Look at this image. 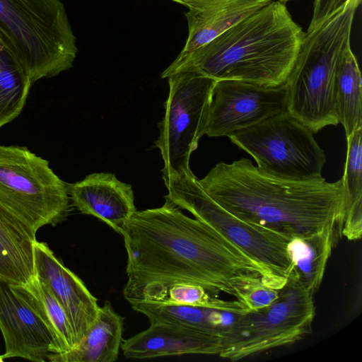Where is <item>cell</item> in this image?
Returning a JSON list of instances; mask_svg holds the SVG:
<instances>
[{"label":"cell","mask_w":362,"mask_h":362,"mask_svg":"<svg viewBox=\"0 0 362 362\" xmlns=\"http://www.w3.org/2000/svg\"><path fill=\"white\" fill-rule=\"evenodd\" d=\"M362 127L346 137L347 153L342 177L348 203L341 229L349 240L362 234Z\"/></svg>","instance_id":"cb8c5ba5"},{"label":"cell","mask_w":362,"mask_h":362,"mask_svg":"<svg viewBox=\"0 0 362 362\" xmlns=\"http://www.w3.org/2000/svg\"><path fill=\"white\" fill-rule=\"evenodd\" d=\"M123 294L129 303L143 300L187 305L211 308L233 315L248 310L244 303L236 299H221L218 295L202 285L187 281H155L132 287H124Z\"/></svg>","instance_id":"e0dca14e"},{"label":"cell","mask_w":362,"mask_h":362,"mask_svg":"<svg viewBox=\"0 0 362 362\" xmlns=\"http://www.w3.org/2000/svg\"><path fill=\"white\" fill-rule=\"evenodd\" d=\"M313 295L293 276L268 306L235 315L226 326L219 356L232 361L289 345L312 332Z\"/></svg>","instance_id":"8992f818"},{"label":"cell","mask_w":362,"mask_h":362,"mask_svg":"<svg viewBox=\"0 0 362 362\" xmlns=\"http://www.w3.org/2000/svg\"><path fill=\"white\" fill-rule=\"evenodd\" d=\"M163 180L168 191L165 199L226 237L274 276L287 281L292 270L286 249L291 238L233 215L204 191L193 173L163 175Z\"/></svg>","instance_id":"52a82bcc"},{"label":"cell","mask_w":362,"mask_h":362,"mask_svg":"<svg viewBox=\"0 0 362 362\" xmlns=\"http://www.w3.org/2000/svg\"><path fill=\"white\" fill-rule=\"evenodd\" d=\"M284 4H286V2H288V1H291V0H278Z\"/></svg>","instance_id":"f1b7e54d"},{"label":"cell","mask_w":362,"mask_h":362,"mask_svg":"<svg viewBox=\"0 0 362 362\" xmlns=\"http://www.w3.org/2000/svg\"><path fill=\"white\" fill-rule=\"evenodd\" d=\"M35 234L0 203V278L25 284L34 277Z\"/></svg>","instance_id":"ac0fdd59"},{"label":"cell","mask_w":362,"mask_h":362,"mask_svg":"<svg viewBox=\"0 0 362 362\" xmlns=\"http://www.w3.org/2000/svg\"><path fill=\"white\" fill-rule=\"evenodd\" d=\"M124 318L106 301L87 333L72 349L51 355L52 362H114L123 341Z\"/></svg>","instance_id":"d6986e66"},{"label":"cell","mask_w":362,"mask_h":362,"mask_svg":"<svg viewBox=\"0 0 362 362\" xmlns=\"http://www.w3.org/2000/svg\"><path fill=\"white\" fill-rule=\"evenodd\" d=\"M132 309L144 315L150 323L164 322L190 327L221 335L226 326L223 312L203 307L148 301L129 303Z\"/></svg>","instance_id":"603a6c76"},{"label":"cell","mask_w":362,"mask_h":362,"mask_svg":"<svg viewBox=\"0 0 362 362\" xmlns=\"http://www.w3.org/2000/svg\"><path fill=\"white\" fill-rule=\"evenodd\" d=\"M348 0H315L313 13L307 30H311L327 20L344 6Z\"/></svg>","instance_id":"4316f807"},{"label":"cell","mask_w":362,"mask_h":362,"mask_svg":"<svg viewBox=\"0 0 362 362\" xmlns=\"http://www.w3.org/2000/svg\"><path fill=\"white\" fill-rule=\"evenodd\" d=\"M273 0H193L185 6L188 37L178 57L209 42Z\"/></svg>","instance_id":"2e32d148"},{"label":"cell","mask_w":362,"mask_h":362,"mask_svg":"<svg viewBox=\"0 0 362 362\" xmlns=\"http://www.w3.org/2000/svg\"><path fill=\"white\" fill-rule=\"evenodd\" d=\"M334 88L336 114L347 137L362 127V80L351 47L337 66Z\"/></svg>","instance_id":"44dd1931"},{"label":"cell","mask_w":362,"mask_h":362,"mask_svg":"<svg viewBox=\"0 0 362 362\" xmlns=\"http://www.w3.org/2000/svg\"><path fill=\"white\" fill-rule=\"evenodd\" d=\"M31 84L8 40L0 30V128L21 114Z\"/></svg>","instance_id":"7402d4cb"},{"label":"cell","mask_w":362,"mask_h":362,"mask_svg":"<svg viewBox=\"0 0 362 362\" xmlns=\"http://www.w3.org/2000/svg\"><path fill=\"white\" fill-rule=\"evenodd\" d=\"M169 94L155 146L164 162L163 175L190 174L189 158L204 129L217 80L184 71L168 77Z\"/></svg>","instance_id":"30bf717a"},{"label":"cell","mask_w":362,"mask_h":362,"mask_svg":"<svg viewBox=\"0 0 362 362\" xmlns=\"http://www.w3.org/2000/svg\"><path fill=\"white\" fill-rule=\"evenodd\" d=\"M279 289L264 284L249 286L243 294V303L248 310H256L265 308L279 296Z\"/></svg>","instance_id":"484cf974"},{"label":"cell","mask_w":362,"mask_h":362,"mask_svg":"<svg viewBox=\"0 0 362 362\" xmlns=\"http://www.w3.org/2000/svg\"><path fill=\"white\" fill-rule=\"evenodd\" d=\"M180 209L165 199L160 207L136 211L124 225L120 234L128 276L124 287L187 281L243 303L250 286L264 284L279 289L285 284L230 240Z\"/></svg>","instance_id":"6da1fadb"},{"label":"cell","mask_w":362,"mask_h":362,"mask_svg":"<svg viewBox=\"0 0 362 362\" xmlns=\"http://www.w3.org/2000/svg\"><path fill=\"white\" fill-rule=\"evenodd\" d=\"M222 336L179 325L153 322L146 330L122 341L127 358L146 359L182 354L221 353Z\"/></svg>","instance_id":"5bb4252c"},{"label":"cell","mask_w":362,"mask_h":362,"mask_svg":"<svg viewBox=\"0 0 362 362\" xmlns=\"http://www.w3.org/2000/svg\"><path fill=\"white\" fill-rule=\"evenodd\" d=\"M361 0H348L317 28L307 30L286 82L287 111L313 132L339 124L335 111L337 66L351 47V32Z\"/></svg>","instance_id":"277c9868"},{"label":"cell","mask_w":362,"mask_h":362,"mask_svg":"<svg viewBox=\"0 0 362 362\" xmlns=\"http://www.w3.org/2000/svg\"><path fill=\"white\" fill-rule=\"evenodd\" d=\"M287 111L286 84L266 87L240 80L216 81L204 134L229 136Z\"/></svg>","instance_id":"7c38bea8"},{"label":"cell","mask_w":362,"mask_h":362,"mask_svg":"<svg viewBox=\"0 0 362 362\" xmlns=\"http://www.w3.org/2000/svg\"><path fill=\"white\" fill-rule=\"evenodd\" d=\"M198 182L237 217L289 238L332 229L341 235L348 196L343 179L285 180L262 172L246 158L218 163Z\"/></svg>","instance_id":"7a4b0ae2"},{"label":"cell","mask_w":362,"mask_h":362,"mask_svg":"<svg viewBox=\"0 0 362 362\" xmlns=\"http://www.w3.org/2000/svg\"><path fill=\"white\" fill-rule=\"evenodd\" d=\"M172 1L179 3L183 6H185L187 3H189L193 0H172Z\"/></svg>","instance_id":"83f0119b"},{"label":"cell","mask_w":362,"mask_h":362,"mask_svg":"<svg viewBox=\"0 0 362 362\" xmlns=\"http://www.w3.org/2000/svg\"><path fill=\"white\" fill-rule=\"evenodd\" d=\"M313 132L288 111L228 136L250 154L262 172L281 179L309 181L324 177L325 151Z\"/></svg>","instance_id":"9c48e42d"},{"label":"cell","mask_w":362,"mask_h":362,"mask_svg":"<svg viewBox=\"0 0 362 362\" xmlns=\"http://www.w3.org/2000/svg\"><path fill=\"white\" fill-rule=\"evenodd\" d=\"M27 284L31 286L41 299L49 320L68 348V351L74 348L76 343L71 324L64 308L49 287L45 281L35 276Z\"/></svg>","instance_id":"d4e9b609"},{"label":"cell","mask_w":362,"mask_h":362,"mask_svg":"<svg viewBox=\"0 0 362 362\" xmlns=\"http://www.w3.org/2000/svg\"><path fill=\"white\" fill-rule=\"evenodd\" d=\"M0 30L31 83L73 66L76 37L61 0H0Z\"/></svg>","instance_id":"5b68a950"},{"label":"cell","mask_w":362,"mask_h":362,"mask_svg":"<svg viewBox=\"0 0 362 362\" xmlns=\"http://www.w3.org/2000/svg\"><path fill=\"white\" fill-rule=\"evenodd\" d=\"M305 32L285 4L272 1L209 42L177 57L161 78L184 71L266 87L284 85Z\"/></svg>","instance_id":"3957f363"},{"label":"cell","mask_w":362,"mask_h":362,"mask_svg":"<svg viewBox=\"0 0 362 362\" xmlns=\"http://www.w3.org/2000/svg\"><path fill=\"white\" fill-rule=\"evenodd\" d=\"M341 238L329 228L308 235L292 236L286 248L292 264L289 276L314 295L321 285L332 249Z\"/></svg>","instance_id":"ffe728a7"},{"label":"cell","mask_w":362,"mask_h":362,"mask_svg":"<svg viewBox=\"0 0 362 362\" xmlns=\"http://www.w3.org/2000/svg\"><path fill=\"white\" fill-rule=\"evenodd\" d=\"M34 271L35 276L47 284L64 308L76 346L98 316L100 305L97 298L45 243H35Z\"/></svg>","instance_id":"4fadbf2b"},{"label":"cell","mask_w":362,"mask_h":362,"mask_svg":"<svg viewBox=\"0 0 362 362\" xmlns=\"http://www.w3.org/2000/svg\"><path fill=\"white\" fill-rule=\"evenodd\" d=\"M72 204L81 213L93 216L120 234L136 209L132 185L110 173H94L68 185Z\"/></svg>","instance_id":"9a60e30c"},{"label":"cell","mask_w":362,"mask_h":362,"mask_svg":"<svg viewBox=\"0 0 362 362\" xmlns=\"http://www.w3.org/2000/svg\"><path fill=\"white\" fill-rule=\"evenodd\" d=\"M4 361V358H3L2 355H1V356H0V361Z\"/></svg>","instance_id":"f546056e"},{"label":"cell","mask_w":362,"mask_h":362,"mask_svg":"<svg viewBox=\"0 0 362 362\" xmlns=\"http://www.w3.org/2000/svg\"><path fill=\"white\" fill-rule=\"evenodd\" d=\"M0 330L6 349L4 359L19 357L45 362L52 354L68 351L28 284L0 278Z\"/></svg>","instance_id":"8fae6325"},{"label":"cell","mask_w":362,"mask_h":362,"mask_svg":"<svg viewBox=\"0 0 362 362\" xmlns=\"http://www.w3.org/2000/svg\"><path fill=\"white\" fill-rule=\"evenodd\" d=\"M68 185L27 147L0 146V203L35 233L66 218Z\"/></svg>","instance_id":"ba28073f"}]
</instances>
